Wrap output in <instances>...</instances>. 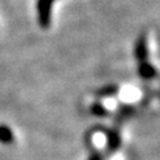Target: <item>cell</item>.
Listing matches in <instances>:
<instances>
[{
	"label": "cell",
	"mask_w": 160,
	"mask_h": 160,
	"mask_svg": "<svg viewBox=\"0 0 160 160\" xmlns=\"http://www.w3.org/2000/svg\"><path fill=\"white\" fill-rule=\"evenodd\" d=\"M53 0H38V19L43 28H47L51 23V7Z\"/></svg>",
	"instance_id": "cell-1"
},
{
	"label": "cell",
	"mask_w": 160,
	"mask_h": 160,
	"mask_svg": "<svg viewBox=\"0 0 160 160\" xmlns=\"http://www.w3.org/2000/svg\"><path fill=\"white\" fill-rule=\"evenodd\" d=\"M147 42H146V38L142 36L138 39L136 42V46H135V58H136L140 63L142 62H146L147 59Z\"/></svg>",
	"instance_id": "cell-2"
},
{
	"label": "cell",
	"mask_w": 160,
	"mask_h": 160,
	"mask_svg": "<svg viewBox=\"0 0 160 160\" xmlns=\"http://www.w3.org/2000/svg\"><path fill=\"white\" fill-rule=\"evenodd\" d=\"M138 71L140 73V76H142L143 79H147V80L153 79L155 76H156V69H155L151 64L147 63V62H142V63H140Z\"/></svg>",
	"instance_id": "cell-3"
},
{
	"label": "cell",
	"mask_w": 160,
	"mask_h": 160,
	"mask_svg": "<svg viewBox=\"0 0 160 160\" xmlns=\"http://www.w3.org/2000/svg\"><path fill=\"white\" fill-rule=\"evenodd\" d=\"M13 140V133L7 126H0V142L2 143H11Z\"/></svg>",
	"instance_id": "cell-4"
},
{
	"label": "cell",
	"mask_w": 160,
	"mask_h": 160,
	"mask_svg": "<svg viewBox=\"0 0 160 160\" xmlns=\"http://www.w3.org/2000/svg\"><path fill=\"white\" fill-rule=\"evenodd\" d=\"M120 146V136L116 131H111L108 133V147L111 148V151H115Z\"/></svg>",
	"instance_id": "cell-5"
},
{
	"label": "cell",
	"mask_w": 160,
	"mask_h": 160,
	"mask_svg": "<svg viewBox=\"0 0 160 160\" xmlns=\"http://www.w3.org/2000/svg\"><path fill=\"white\" fill-rule=\"evenodd\" d=\"M91 112L93 115H96V116H104V115L107 113V109L104 108L102 104L95 103V104H92V107H91Z\"/></svg>",
	"instance_id": "cell-6"
},
{
	"label": "cell",
	"mask_w": 160,
	"mask_h": 160,
	"mask_svg": "<svg viewBox=\"0 0 160 160\" xmlns=\"http://www.w3.org/2000/svg\"><path fill=\"white\" fill-rule=\"evenodd\" d=\"M118 91V87L116 86H107V87H104L103 89H100L99 93L102 95V96H109V95H112Z\"/></svg>",
	"instance_id": "cell-7"
},
{
	"label": "cell",
	"mask_w": 160,
	"mask_h": 160,
	"mask_svg": "<svg viewBox=\"0 0 160 160\" xmlns=\"http://www.w3.org/2000/svg\"><path fill=\"white\" fill-rule=\"evenodd\" d=\"M89 160H102V156H100L99 153H95V155H92V156L89 158Z\"/></svg>",
	"instance_id": "cell-8"
}]
</instances>
